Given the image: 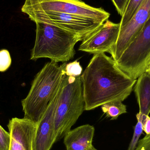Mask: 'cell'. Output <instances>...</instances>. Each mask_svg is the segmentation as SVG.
I'll return each mask as SVG.
<instances>
[{
    "mask_svg": "<svg viewBox=\"0 0 150 150\" xmlns=\"http://www.w3.org/2000/svg\"><path fill=\"white\" fill-rule=\"evenodd\" d=\"M11 59L8 50L3 49L0 51V72L6 71L10 67Z\"/></svg>",
    "mask_w": 150,
    "mask_h": 150,
    "instance_id": "18",
    "label": "cell"
},
{
    "mask_svg": "<svg viewBox=\"0 0 150 150\" xmlns=\"http://www.w3.org/2000/svg\"><path fill=\"white\" fill-rule=\"evenodd\" d=\"M28 16L35 23L43 22L72 32L78 35L82 41L103 23L74 15L58 12L33 13Z\"/></svg>",
    "mask_w": 150,
    "mask_h": 150,
    "instance_id": "7",
    "label": "cell"
},
{
    "mask_svg": "<svg viewBox=\"0 0 150 150\" xmlns=\"http://www.w3.org/2000/svg\"><path fill=\"white\" fill-rule=\"evenodd\" d=\"M101 110L111 120H116L118 117L127 113V106L122 101H114L105 103L101 106Z\"/></svg>",
    "mask_w": 150,
    "mask_h": 150,
    "instance_id": "14",
    "label": "cell"
},
{
    "mask_svg": "<svg viewBox=\"0 0 150 150\" xmlns=\"http://www.w3.org/2000/svg\"><path fill=\"white\" fill-rule=\"evenodd\" d=\"M120 27V23L107 20L82 40L79 50L93 54L110 53L118 39Z\"/></svg>",
    "mask_w": 150,
    "mask_h": 150,
    "instance_id": "8",
    "label": "cell"
},
{
    "mask_svg": "<svg viewBox=\"0 0 150 150\" xmlns=\"http://www.w3.org/2000/svg\"><path fill=\"white\" fill-rule=\"evenodd\" d=\"M134 90L139 105V113L149 115L150 113L149 72L145 71L137 79Z\"/></svg>",
    "mask_w": 150,
    "mask_h": 150,
    "instance_id": "13",
    "label": "cell"
},
{
    "mask_svg": "<svg viewBox=\"0 0 150 150\" xmlns=\"http://www.w3.org/2000/svg\"><path fill=\"white\" fill-rule=\"evenodd\" d=\"M10 141L9 133L5 131L0 125V150H9Z\"/></svg>",
    "mask_w": 150,
    "mask_h": 150,
    "instance_id": "19",
    "label": "cell"
},
{
    "mask_svg": "<svg viewBox=\"0 0 150 150\" xmlns=\"http://www.w3.org/2000/svg\"><path fill=\"white\" fill-rule=\"evenodd\" d=\"M94 131V127L89 124L71 129L64 137L67 150H87L92 147Z\"/></svg>",
    "mask_w": 150,
    "mask_h": 150,
    "instance_id": "12",
    "label": "cell"
},
{
    "mask_svg": "<svg viewBox=\"0 0 150 150\" xmlns=\"http://www.w3.org/2000/svg\"><path fill=\"white\" fill-rule=\"evenodd\" d=\"M35 44L30 59L48 58L58 63L67 62L74 58V47L81 38L74 33L56 25L37 22Z\"/></svg>",
    "mask_w": 150,
    "mask_h": 150,
    "instance_id": "3",
    "label": "cell"
},
{
    "mask_svg": "<svg viewBox=\"0 0 150 150\" xmlns=\"http://www.w3.org/2000/svg\"><path fill=\"white\" fill-rule=\"evenodd\" d=\"M8 127L11 137L9 150H34L37 123L24 117L13 118Z\"/></svg>",
    "mask_w": 150,
    "mask_h": 150,
    "instance_id": "10",
    "label": "cell"
},
{
    "mask_svg": "<svg viewBox=\"0 0 150 150\" xmlns=\"http://www.w3.org/2000/svg\"><path fill=\"white\" fill-rule=\"evenodd\" d=\"M146 71H148V72H149V73H150V64L149 66V67H148V68H147Z\"/></svg>",
    "mask_w": 150,
    "mask_h": 150,
    "instance_id": "23",
    "label": "cell"
},
{
    "mask_svg": "<svg viewBox=\"0 0 150 150\" xmlns=\"http://www.w3.org/2000/svg\"><path fill=\"white\" fill-rule=\"evenodd\" d=\"M65 70V73L67 76L76 77L81 76L83 72V68L79 62L75 61L73 62L67 64Z\"/></svg>",
    "mask_w": 150,
    "mask_h": 150,
    "instance_id": "17",
    "label": "cell"
},
{
    "mask_svg": "<svg viewBox=\"0 0 150 150\" xmlns=\"http://www.w3.org/2000/svg\"><path fill=\"white\" fill-rule=\"evenodd\" d=\"M87 150H97V149H95L93 146L91 148H90V149H88Z\"/></svg>",
    "mask_w": 150,
    "mask_h": 150,
    "instance_id": "22",
    "label": "cell"
},
{
    "mask_svg": "<svg viewBox=\"0 0 150 150\" xmlns=\"http://www.w3.org/2000/svg\"><path fill=\"white\" fill-rule=\"evenodd\" d=\"M150 16V0H144L131 20L120 28L116 44L110 54L115 62L138 34Z\"/></svg>",
    "mask_w": 150,
    "mask_h": 150,
    "instance_id": "9",
    "label": "cell"
},
{
    "mask_svg": "<svg viewBox=\"0 0 150 150\" xmlns=\"http://www.w3.org/2000/svg\"><path fill=\"white\" fill-rule=\"evenodd\" d=\"M81 79L86 111L112 101L122 102L131 94L137 82L105 53L93 54Z\"/></svg>",
    "mask_w": 150,
    "mask_h": 150,
    "instance_id": "1",
    "label": "cell"
},
{
    "mask_svg": "<svg viewBox=\"0 0 150 150\" xmlns=\"http://www.w3.org/2000/svg\"><path fill=\"white\" fill-rule=\"evenodd\" d=\"M61 86V84L50 102L43 117L37 124L34 138V150H50L54 144L55 114Z\"/></svg>",
    "mask_w": 150,
    "mask_h": 150,
    "instance_id": "11",
    "label": "cell"
},
{
    "mask_svg": "<svg viewBox=\"0 0 150 150\" xmlns=\"http://www.w3.org/2000/svg\"><path fill=\"white\" fill-rule=\"evenodd\" d=\"M119 68L133 79L147 70L150 64V16L116 62Z\"/></svg>",
    "mask_w": 150,
    "mask_h": 150,
    "instance_id": "6",
    "label": "cell"
},
{
    "mask_svg": "<svg viewBox=\"0 0 150 150\" xmlns=\"http://www.w3.org/2000/svg\"><path fill=\"white\" fill-rule=\"evenodd\" d=\"M81 76H63L54 120V143L71 129L84 110Z\"/></svg>",
    "mask_w": 150,
    "mask_h": 150,
    "instance_id": "4",
    "label": "cell"
},
{
    "mask_svg": "<svg viewBox=\"0 0 150 150\" xmlns=\"http://www.w3.org/2000/svg\"><path fill=\"white\" fill-rule=\"evenodd\" d=\"M118 13L122 16L129 0H112Z\"/></svg>",
    "mask_w": 150,
    "mask_h": 150,
    "instance_id": "20",
    "label": "cell"
},
{
    "mask_svg": "<svg viewBox=\"0 0 150 150\" xmlns=\"http://www.w3.org/2000/svg\"><path fill=\"white\" fill-rule=\"evenodd\" d=\"M21 10L27 15L45 12L70 14L101 23L110 16L102 8L92 7L81 0H25Z\"/></svg>",
    "mask_w": 150,
    "mask_h": 150,
    "instance_id": "5",
    "label": "cell"
},
{
    "mask_svg": "<svg viewBox=\"0 0 150 150\" xmlns=\"http://www.w3.org/2000/svg\"><path fill=\"white\" fill-rule=\"evenodd\" d=\"M143 132V125L140 121H137V123L134 127V132L131 142L129 145L127 150H135L137 147L139 138Z\"/></svg>",
    "mask_w": 150,
    "mask_h": 150,
    "instance_id": "16",
    "label": "cell"
},
{
    "mask_svg": "<svg viewBox=\"0 0 150 150\" xmlns=\"http://www.w3.org/2000/svg\"><path fill=\"white\" fill-rule=\"evenodd\" d=\"M143 129L146 134H150V117L147 116L144 121L142 122Z\"/></svg>",
    "mask_w": 150,
    "mask_h": 150,
    "instance_id": "21",
    "label": "cell"
},
{
    "mask_svg": "<svg viewBox=\"0 0 150 150\" xmlns=\"http://www.w3.org/2000/svg\"><path fill=\"white\" fill-rule=\"evenodd\" d=\"M67 63H47L34 78L28 95L22 101L24 118L38 124L60 86Z\"/></svg>",
    "mask_w": 150,
    "mask_h": 150,
    "instance_id": "2",
    "label": "cell"
},
{
    "mask_svg": "<svg viewBox=\"0 0 150 150\" xmlns=\"http://www.w3.org/2000/svg\"><path fill=\"white\" fill-rule=\"evenodd\" d=\"M144 0H129L120 22V28L126 25L133 18Z\"/></svg>",
    "mask_w": 150,
    "mask_h": 150,
    "instance_id": "15",
    "label": "cell"
}]
</instances>
